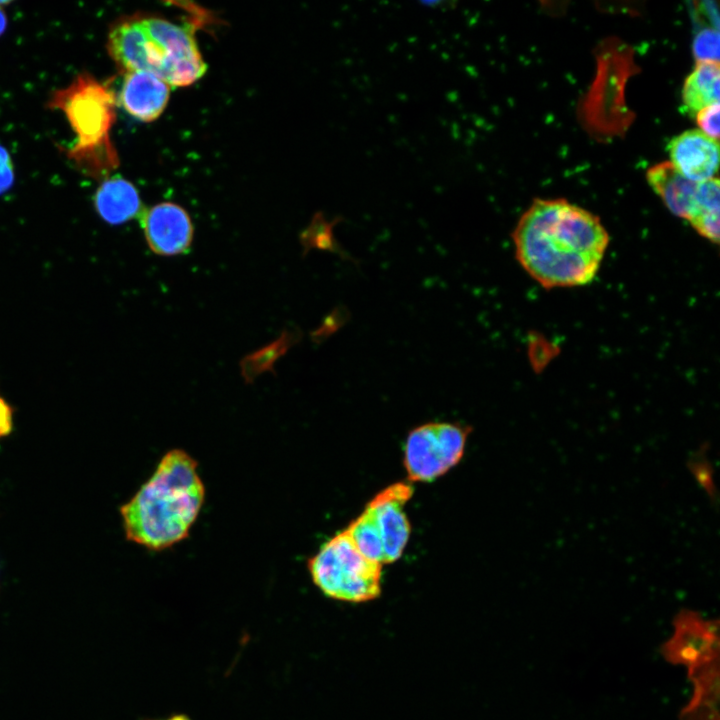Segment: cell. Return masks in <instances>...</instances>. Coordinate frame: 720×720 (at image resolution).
<instances>
[{"instance_id": "1", "label": "cell", "mask_w": 720, "mask_h": 720, "mask_svg": "<svg viewBox=\"0 0 720 720\" xmlns=\"http://www.w3.org/2000/svg\"><path fill=\"white\" fill-rule=\"evenodd\" d=\"M515 257L545 289L579 287L597 275L609 245L599 217L566 199H535L513 232Z\"/></svg>"}, {"instance_id": "2", "label": "cell", "mask_w": 720, "mask_h": 720, "mask_svg": "<svg viewBox=\"0 0 720 720\" xmlns=\"http://www.w3.org/2000/svg\"><path fill=\"white\" fill-rule=\"evenodd\" d=\"M197 467L182 449L163 455L152 476L120 508L129 541L161 551L188 537L205 499Z\"/></svg>"}, {"instance_id": "3", "label": "cell", "mask_w": 720, "mask_h": 720, "mask_svg": "<svg viewBox=\"0 0 720 720\" xmlns=\"http://www.w3.org/2000/svg\"><path fill=\"white\" fill-rule=\"evenodd\" d=\"M50 106L62 111L76 136L68 150L70 159L89 176H105L118 165L110 140L115 121V96L88 74L57 90Z\"/></svg>"}, {"instance_id": "4", "label": "cell", "mask_w": 720, "mask_h": 720, "mask_svg": "<svg viewBox=\"0 0 720 720\" xmlns=\"http://www.w3.org/2000/svg\"><path fill=\"white\" fill-rule=\"evenodd\" d=\"M308 571L315 586L334 600L363 603L381 594L382 564L362 555L345 530L309 559Z\"/></svg>"}, {"instance_id": "5", "label": "cell", "mask_w": 720, "mask_h": 720, "mask_svg": "<svg viewBox=\"0 0 720 720\" xmlns=\"http://www.w3.org/2000/svg\"><path fill=\"white\" fill-rule=\"evenodd\" d=\"M470 428L449 422H430L408 434L404 467L408 479L430 482L448 472L462 458Z\"/></svg>"}, {"instance_id": "6", "label": "cell", "mask_w": 720, "mask_h": 720, "mask_svg": "<svg viewBox=\"0 0 720 720\" xmlns=\"http://www.w3.org/2000/svg\"><path fill=\"white\" fill-rule=\"evenodd\" d=\"M149 36L160 48L161 79L170 86H188L206 71L192 32L185 26L158 17L141 18Z\"/></svg>"}, {"instance_id": "7", "label": "cell", "mask_w": 720, "mask_h": 720, "mask_svg": "<svg viewBox=\"0 0 720 720\" xmlns=\"http://www.w3.org/2000/svg\"><path fill=\"white\" fill-rule=\"evenodd\" d=\"M412 494L409 483L397 482L380 491L365 507L381 541L384 564L398 560L408 543L411 527L404 505Z\"/></svg>"}, {"instance_id": "8", "label": "cell", "mask_w": 720, "mask_h": 720, "mask_svg": "<svg viewBox=\"0 0 720 720\" xmlns=\"http://www.w3.org/2000/svg\"><path fill=\"white\" fill-rule=\"evenodd\" d=\"M140 223L150 250L160 256L185 254L193 241V224L181 206L162 202L140 214Z\"/></svg>"}, {"instance_id": "9", "label": "cell", "mask_w": 720, "mask_h": 720, "mask_svg": "<svg viewBox=\"0 0 720 720\" xmlns=\"http://www.w3.org/2000/svg\"><path fill=\"white\" fill-rule=\"evenodd\" d=\"M672 165L687 179L702 182L714 178L719 165L718 141L699 129L682 132L668 144Z\"/></svg>"}, {"instance_id": "10", "label": "cell", "mask_w": 720, "mask_h": 720, "mask_svg": "<svg viewBox=\"0 0 720 720\" xmlns=\"http://www.w3.org/2000/svg\"><path fill=\"white\" fill-rule=\"evenodd\" d=\"M647 180L671 213L693 224L699 214L698 182L684 177L670 161L650 167Z\"/></svg>"}, {"instance_id": "11", "label": "cell", "mask_w": 720, "mask_h": 720, "mask_svg": "<svg viewBox=\"0 0 720 720\" xmlns=\"http://www.w3.org/2000/svg\"><path fill=\"white\" fill-rule=\"evenodd\" d=\"M169 85L154 74L128 72L119 95L120 104L134 118L150 122L157 119L169 99Z\"/></svg>"}, {"instance_id": "12", "label": "cell", "mask_w": 720, "mask_h": 720, "mask_svg": "<svg viewBox=\"0 0 720 720\" xmlns=\"http://www.w3.org/2000/svg\"><path fill=\"white\" fill-rule=\"evenodd\" d=\"M108 50L116 64L127 73L149 72V39L141 18L116 24L109 33Z\"/></svg>"}, {"instance_id": "13", "label": "cell", "mask_w": 720, "mask_h": 720, "mask_svg": "<svg viewBox=\"0 0 720 720\" xmlns=\"http://www.w3.org/2000/svg\"><path fill=\"white\" fill-rule=\"evenodd\" d=\"M95 207L99 216L112 225L126 223L144 210L137 189L119 176L107 178L97 189Z\"/></svg>"}, {"instance_id": "14", "label": "cell", "mask_w": 720, "mask_h": 720, "mask_svg": "<svg viewBox=\"0 0 720 720\" xmlns=\"http://www.w3.org/2000/svg\"><path fill=\"white\" fill-rule=\"evenodd\" d=\"M719 96V61H697L682 89V101L686 110L690 115H695L700 109L719 103Z\"/></svg>"}, {"instance_id": "15", "label": "cell", "mask_w": 720, "mask_h": 720, "mask_svg": "<svg viewBox=\"0 0 720 720\" xmlns=\"http://www.w3.org/2000/svg\"><path fill=\"white\" fill-rule=\"evenodd\" d=\"M294 334L283 332L281 337L268 346L247 355L240 363L241 374L246 382L265 371H272L275 361L280 358L294 342Z\"/></svg>"}, {"instance_id": "16", "label": "cell", "mask_w": 720, "mask_h": 720, "mask_svg": "<svg viewBox=\"0 0 720 720\" xmlns=\"http://www.w3.org/2000/svg\"><path fill=\"white\" fill-rule=\"evenodd\" d=\"M697 61H719V34L717 30L705 29L699 32L693 43Z\"/></svg>"}, {"instance_id": "17", "label": "cell", "mask_w": 720, "mask_h": 720, "mask_svg": "<svg viewBox=\"0 0 720 720\" xmlns=\"http://www.w3.org/2000/svg\"><path fill=\"white\" fill-rule=\"evenodd\" d=\"M301 241L305 249L310 247L329 248L332 243L331 226L318 216L303 233Z\"/></svg>"}, {"instance_id": "18", "label": "cell", "mask_w": 720, "mask_h": 720, "mask_svg": "<svg viewBox=\"0 0 720 720\" xmlns=\"http://www.w3.org/2000/svg\"><path fill=\"white\" fill-rule=\"evenodd\" d=\"M719 103H714L700 109L694 116L700 131L706 136L718 141L719 138Z\"/></svg>"}, {"instance_id": "19", "label": "cell", "mask_w": 720, "mask_h": 720, "mask_svg": "<svg viewBox=\"0 0 720 720\" xmlns=\"http://www.w3.org/2000/svg\"><path fill=\"white\" fill-rule=\"evenodd\" d=\"M14 173L8 151L0 145V193L13 183Z\"/></svg>"}, {"instance_id": "20", "label": "cell", "mask_w": 720, "mask_h": 720, "mask_svg": "<svg viewBox=\"0 0 720 720\" xmlns=\"http://www.w3.org/2000/svg\"><path fill=\"white\" fill-rule=\"evenodd\" d=\"M12 428V410L0 396V437L7 435Z\"/></svg>"}, {"instance_id": "21", "label": "cell", "mask_w": 720, "mask_h": 720, "mask_svg": "<svg viewBox=\"0 0 720 720\" xmlns=\"http://www.w3.org/2000/svg\"><path fill=\"white\" fill-rule=\"evenodd\" d=\"M6 23H7L6 16H5L2 8L0 7V34L4 31V29L6 27Z\"/></svg>"}, {"instance_id": "22", "label": "cell", "mask_w": 720, "mask_h": 720, "mask_svg": "<svg viewBox=\"0 0 720 720\" xmlns=\"http://www.w3.org/2000/svg\"><path fill=\"white\" fill-rule=\"evenodd\" d=\"M166 720H190V719L186 715L179 714V715H174Z\"/></svg>"}]
</instances>
